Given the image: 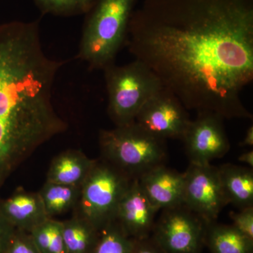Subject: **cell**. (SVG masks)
<instances>
[{"mask_svg":"<svg viewBox=\"0 0 253 253\" xmlns=\"http://www.w3.org/2000/svg\"><path fill=\"white\" fill-rule=\"evenodd\" d=\"M126 45L187 110L251 119L253 0H144Z\"/></svg>","mask_w":253,"mask_h":253,"instance_id":"6da1fadb","label":"cell"},{"mask_svg":"<svg viewBox=\"0 0 253 253\" xmlns=\"http://www.w3.org/2000/svg\"><path fill=\"white\" fill-rule=\"evenodd\" d=\"M63 64L44 51L38 20L0 24V190L23 161L67 128L52 100Z\"/></svg>","mask_w":253,"mask_h":253,"instance_id":"7a4b0ae2","label":"cell"},{"mask_svg":"<svg viewBox=\"0 0 253 253\" xmlns=\"http://www.w3.org/2000/svg\"><path fill=\"white\" fill-rule=\"evenodd\" d=\"M137 0H97L85 14L78 58L90 70L115 63L126 44L131 15Z\"/></svg>","mask_w":253,"mask_h":253,"instance_id":"3957f363","label":"cell"},{"mask_svg":"<svg viewBox=\"0 0 253 253\" xmlns=\"http://www.w3.org/2000/svg\"><path fill=\"white\" fill-rule=\"evenodd\" d=\"M99 143L101 158L131 179H139L165 164L168 156L166 140L151 134L135 121L102 129Z\"/></svg>","mask_w":253,"mask_h":253,"instance_id":"277c9868","label":"cell"},{"mask_svg":"<svg viewBox=\"0 0 253 253\" xmlns=\"http://www.w3.org/2000/svg\"><path fill=\"white\" fill-rule=\"evenodd\" d=\"M104 73L108 113L116 126L134 122L146 101L164 87L157 76L137 60L124 66L113 63Z\"/></svg>","mask_w":253,"mask_h":253,"instance_id":"5b68a950","label":"cell"},{"mask_svg":"<svg viewBox=\"0 0 253 253\" xmlns=\"http://www.w3.org/2000/svg\"><path fill=\"white\" fill-rule=\"evenodd\" d=\"M132 180L102 158L96 160L81 184L74 213L100 230L114 221L120 202Z\"/></svg>","mask_w":253,"mask_h":253,"instance_id":"8992f818","label":"cell"},{"mask_svg":"<svg viewBox=\"0 0 253 253\" xmlns=\"http://www.w3.org/2000/svg\"><path fill=\"white\" fill-rule=\"evenodd\" d=\"M207 224L182 204L163 210L151 236L166 253H201Z\"/></svg>","mask_w":253,"mask_h":253,"instance_id":"52a82bcc","label":"cell"},{"mask_svg":"<svg viewBox=\"0 0 253 253\" xmlns=\"http://www.w3.org/2000/svg\"><path fill=\"white\" fill-rule=\"evenodd\" d=\"M184 175L183 205L207 224L217 221L226 205L218 168L189 163Z\"/></svg>","mask_w":253,"mask_h":253,"instance_id":"ba28073f","label":"cell"},{"mask_svg":"<svg viewBox=\"0 0 253 253\" xmlns=\"http://www.w3.org/2000/svg\"><path fill=\"white\" fill-rule=\"evenodd\" d=\"M191 121L180 100L163 87L146 101L134 121L151 134L165 140H182Z\"/></svg>","mask_w":253,"mask_h":253,"instance_id":"9c48e42d","label":"cell"},{"mask_svg":"<svg viewBox=\"0 0 253 253\" xmlns=\"http://www.w3.org/2000/svg\"><path fill=\"white\" fill-rule=\"evenodd\" d=\"M191 121L182 141L189 163L196 165L211 164V161L222 158L230 149L223 118L210 111L197 112Z\"/></svg>","mask_w":253,"mask_h":253,"instance_id":"30bf717a","label":"cell"},{"mask_svg":"<svg viewBox=\"0 0 253 253\" xmlns=\"http://www.w3.org/2000/svg\"><path fill=\"white\" fill-rule=\"evenodd\" d=\"M158 211L139 180L133 179L120 202L114 221L131 239H142L151 236Z\"/></svg>","mask_w":253,"mask_h":253,"instance_id":"8fae6325","label":"cell"},{"mask_svg":"<svg viewBox=\"0 0 253 253\" xmlns=\"http://www.w3.org/2000/svg\"><path fill=\"white\" fill-rule=\"evenodd\" d=\"M138 180L158 211L183 204L184 173L177 172L163 164L145 173Z\"/></svg>","mask_w":253,"mask_h":253,"instance_id":"7c38bea8","label":"cell"},{"mask_svg":"<svg viewBox=\"0 0 253 253\" xmlns=\"http://www.w3.org/2000/svg\"><path fill=\"white\" fill-rule=\"evenodd\" d=\"M0 213L16 230L30 231L47 219L39 192L18 191L0 201Z\"/></svg>","mask_w":253,"mask_h":253,"instance_id":"4fadbf2b","label":"cell"},{"mask_svg":"<svg viewBox=\"0 0 253 253\" xmlns=\"http://www.w3.org/2000/svg\"><path fill=\"white\" fill-rule=\"evenodd\" d=\"M218 171L227 204L239 210L253 206V168L228 163L218 168Z\"/></svg>","mask_w":253,"mask_h":253,"instance_id":"5bb4252c","label":"cell"},{"mask_svg":"<svg viewBox=\"0 0 253 253\" xmlns=\"http://www.w3.org/2000/svg\"><path fill=\"white\" fill-rule=\"evenodd\" d=\"M95 161L78 150L63 151L53 159L46 181L81 186Z\"/></svg>","mask_w":253,"mask_h":253,"instance_id":"9a60e30c","label":"cell"},{"mask_svg":"<svg viewBox=\"0 0 253 253\" xmlns=\"http://www.w3.org/2000/svg\"><path fill=\"white\" fill-rule=\"evenodd\" d=\"M205 245L211 253H253V240L234 226L210 223L206 228Z\"/></svg>","mask_w":253,"mask_h":253,"instance_id":"2e32d148","label":"cell"},{"mask_svg":"<svg viewBox=\"0 0 253 253\" xmlns=\"http://www.w3.org/2000/svg\"><path fill=\"white\" fill-rule=\"evenodd\" d=\"M63 241L66 253H91L99 236V229L74 213L62 221Z\"/></svg>","mask_w":253,"mask_h":253,"instance_id":"e0dca14e","label":"cell"},{"mask_svg":"<svg viewBox=\"0 0 253 253\" xmlns=\"http://www.w3.org/2000/svg\"><path fill=\"white\" fill-rule=\"evenodd\" d=\"M81 194V186L46 181L39 192L48 217L53 218L74 211Z\"/></svg>","mask_w":253,"mask_h":253,"instance_id":"ac0fdd59","label":"cell"},{"mask_svg":"<svg viewBox=\"0 0 253 253\" xmlns=\"http://www.w3.org/2000/svg\"><path fill=\"white\" fill-rule=\"evenodd\" d=\"M40 253H66L62 221L48 218L29 232Z\"/></svg>","mask_w":253,"mask_h":253,"instance_id":"d6986e66","label":"cell"},{"mask_svg":"<svg viewBox=\"0 0 253 253\" xmlns=\"http://www.w3.org/2000/svg\"><path fill=\"white\" fill-rule=\"evenodd\" d=\"M134 241L113 221L100 229L91 253H131Z\"/></svg>","mask_w":253,"mask_h":253,"instance_id":"ffe728a7","label":"cell"},{"mask_svg":"<svg viewBox=\"0 0 253 253\" xmlns=\"http://www.w3.org/2000/svg\"><path fill=\"white\" fill-rule=\"evenodd\" d=\"M43 14L58 16L85 15L97 0H33Z\"/></svg>","mask_w":253,"mask_h":253,"instance_id":"44dd1931","label":"cell"},{"mask_svg":"<svg viewBox=\"0 0 253 253\" xmlns=\"http://www.w3.org/2000/svg\"><path fill=\"white\" fill-rule=\"evenodd\" d=\"M232 225L244 235L253 240V206L240 209L239 212H231Z\"/></svg>","mask_w":253,"mask_h":253,"instance_id":"7402d4cb","label":"cell"},{"mask_svg":"<svg viewBox=\"0 0 253 253\" xmlns=\"http://www.w3.org/2000/svg\"><path fill=\"white\" fill-rule=\"evenodd\" d=\"M4 253H40L29 233L16 230Z\"/></svg>","mask_w":253,"mask_h":253,"instance_id":"603a6c76","label":"cell"},{"mask_svg":"<svg viewBox=\"0 0 253 253\" xmlns=\"http://www.w3.org/2000/svg\"><path fill=\"white\" fill-rule=\"evenodd\" d=\"M16 229L0 213V253H4Z\"/></svg>","mask_w":253,"mask_h":253,"instance_id":"cb8c5ba5","label":"cell"},{"mask_svg":"<svg viewBox=\"0 0 253 253\" xmlns=\"http://www.w3.org/2000/svg\"><path fill=\"white\" fill-rule=\"evenodd\" d=\"M131 253H166L153 239L149 236L144 239L135 240Z\"/></svg>","mask_w":253,"mask_h":253,"instance_id":"d4e9b609","label":"cell"},{"mask_svg":"<svg viewBox=\"0 0 253 253\" xmlns=\"http://www.w3.org/2000/svg\"><path fill=\"white\" fill-rule=\"evenodd\" d=\"M241 147H253V126H250L246 131L242 141L240 142Z\"/></svg>","mask_w":253,"mask_h":253,"instance_id":"484cf974","label":"cell"},{"mask_svg":"<svg viewBox=\"0 0 253 253\" xmlns=\"http://www.w3.org/2000/svg\"><path fill=\"white\" fill-rule=\"evenodd\" d=\"M238 160L241 163H246L249 168H253V150L251 151H246L239 156Z\"/></svg>","mask_w":253,"mask_h":253,"instance_id":"4316f807","label":"cell"}]
</instances>
